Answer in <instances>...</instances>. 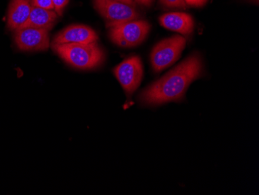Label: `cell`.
<instances>
[{"instance_id": "obj_13", "label": "cell", "mask_w": 259, "mask_h": 195, "mask_svg": "<svg viewBox=\"0 0 259 195\" xmlns=\"http://www.w3.org/2000/svg\"><path fill=\"white\" fill-rule=\"evenodd\" d=\"M32 7H40L46 10H55L52 0H30Z\"/></svg>"}, {"instance_id": "obj_14", "label": "cell", "mask_w": 259, "mask_h": 195, "mask_svg": "<svg viewBox=\"0 0 259 195\" xmlns=\"http://www.w3.org/2000/svg\"><path fill=\"white\" fill-rule=\"evenodd\" d=\"M55 6V11L58 16H62L64 9L68 5L69 0H52Z\"/></svg>"}, {"instance_id": "obj_4", "label": "cell", "mask_w": 259, "mask_h": 195, "mask_svg": "<svg viewBox=\"0 0 259 195\" xmlns=\"http://www.w3.org/2000/svg\"><path fill=\"white\" fill-rule=\"evenodd\" d=\"M186 45V39L183 36L175 35L164 39L155 45L151 54L153 69L160 72L171 66L180 59Z\"/></svg>"}, {"instance_id": "obj_15", "label": "cell", "mask_w": 259, "mask_h": 195, "mask_svg": "<svg viewBox=\"0 0 259 195\" xmlns=\"http://www.w3.org/2000/svg\"><path fill=\"white\" fill-rule=\"evenodd\" d=\"M208 0H185L186 5L190 7H202L207 3Z\"/></svg>"}, {"instance_id": "obj_1", "label": "cell", "mask_w": 259, "mask_h": 195, "mask_svg": "<svg viewBox=\"0 0 259 195\" xmlns=\"http://www.w3.org/2000/svg\"><path fill=\"white\" fill-rule=\"evenodd\" d=\"M203 68V61L199 54L190 55L141 92L140 101L147 106H159L181 100L190 84L202 75Z\"/></svg>"}, {"instance_id": "obj_17", "label": "cell", "mask_w": 259, "mask_h": 195, "mask_svg": "<svg viewBox=\"0 0 259 195\" xmlns=\"http://www.w3.org/2000/svg\"><path fill=\"white\" fill-rule=\"evenodd\" d=\"M114 1H118V2L123 3V4H127V5L135 7V2H134V0H114Z\"/></svg>"}, {"instance_id": "obj_5", "label": "cell", "mask_w": 259, "mask_h": 195, "mask_svg": "<svg viewBox=\"0 0 259 195\" xmlns=\"http://www.w3.org/2000/svg\"><path fill=\"white\" fill-rule=\"evenodd\" d=\"M94 8L106 22L107 28L126 22L139 20L141 15L135 7L114 0H93Z\"/></svg>"}, {"instance_id": "obj_18", "label": "cell", "mask_w": 259, "mask_h": 195, "mask_svg": "<svg viewBox=\"0 0 259 195\" xmlns=\"http://www.w3.org/2000/svg\"><path fill=\"white\" fill-rule=\"evenodd\" d=\"M252 2L256 3V4H258V0H251Z\"/></svg>"}, {"instance_id": "obj_3", "label": "cell", "mask_w": 259, "mask_h": 195, "mask_svg": "<svg viewBox=\"0 0 259 195\" xmlns=\"http://www.w3.org/2000/svg\"><path fill=\"white\" fill-rule=\"evenodd\" d=\"M150 28L151 25L145 20H132L109 28V37L120 47H135L145 40Z\"/></svg>"}, {"instance_id": "obj_7", "label": "cell", "mask_w": 259, "mask_h": 195, "mask_svg": "<svg viewBox=\"0 0 259 195\" xmlns=\"http://www.w3.org/2000/svg\"><path fill=\"white\" fill-rule=\"evenodd\" d=\"M14 32V41L20 50L45 51L50 47L49 30L47 29L23 27Z\"/></svg>"}, {"instance_id": "obj_10", "label": "cell", "mask_w": 259, "mask_h": 195, "mask_svg": "<svg viewBox=\"0 0 259 195\" xmlns=\"http://www.w3.org/2000/svg\"><path fill=\"white\" fill-rule=\"evenodd\" d=\"M160 24L173 31L183 35H190L194 29V20L191 15L185 13L173 12L160 17Z\"/></svg>"}, {"instance_id": "obj_8", "label": "cell", "mask_w": 259, "mask_h": 195, "mask_svg": "<svg viewBox=\"0 0 259 195\" xmlns=\"http://www.w3.org/2000/svg\"><path fill=\"white\" fill-rule=\"evenodd\" d=\"M99 37L95 30L85 25H71L58 33L52 45L89 44L97 42Z\"/></svg>"}, {"instance_id": "obj_6", "label": "cell", "mask_w": 259, "mask_h": 195, "mask_svg": "<svg viewBox=\"0 0 259 195\" xmlns=\"http://www.w3.org/2000/svg\"><path fill=\"white\" fill-rule=\"evenodd\" d=\"M113 73L126 95L132 96L143 78V65L140 57L131 56L115 67Z\"/></svg>"}, {"instance_id": "obj_11", "label": "cell", "mask_w": 259, "mask_h": 195, "mask_svg": "<svg viewBox=\"0 0 259 195\" xmlns=\"http://www.w3.org/2000/svg\"><path fill=\"white\" fill-rule=\"evenodd\" d=\"M58 14L55 10L32 7L30 17L23 27H35L50 30L58 20Z\"/></svg>"}, {"instance_id": "obj_16", "label": "cell", "mask_w": 259, "mask_h": 195, "mask_svg": "<svg viewBox=\"0 0 259 195\" xmlns=\"http://www.w3.org/2000/svg\"><path fill=\"white\" fill-rule=\"evenodd\" d=\"M135 1L141 5L145 6V7H150L153 2V0H135Z\"/></svg>"}, {"instance_id": "obj_9", "label": "cell", "mask_w": 259, "mask_h": 195, "mask_svg": "<svg viewBox=\"0 0 259 195\" xmlns=\"http://www.w3.org/2000/svg\"><path fill=\"white\" fill-rule=\"evenodd\" d=\"M31 9L30 0H12L7 17L8 28L16 31L23 27L28 20Z\"/></svg>"}, {"instance_id": "obj_2", "label": "cell", "mask_w": 259, "mask_h": 195, "mask_svg": "<svg viewBox=\"0 0 259 195\" xmlns=\"http://www.w3.org/2000/svg\"><path fill=\"white\" fill-rule=\"evenodd\" d=\"M52 49L68 65L82 70L97 68L105 60L104 52L97 42L52 45Z\"/></svg>"}, {"instance_id": "obj_12", "label": "cell", "mask_w": 259, "mask_h": 195, "mask_svg": "<svg viewBox=\"0 0 259 195\" xmlns=\"http://www.w3.org/2000/svg\"><path fill=\"white\" fill-rule=\"evenodd\" d=\"M159 2L161 5L168 8L183 9V10L188 8L185 0H159Z\"/></svg>"}]
</instances>
